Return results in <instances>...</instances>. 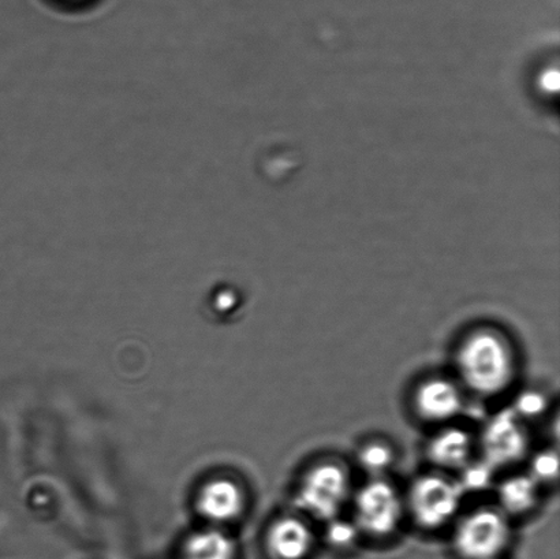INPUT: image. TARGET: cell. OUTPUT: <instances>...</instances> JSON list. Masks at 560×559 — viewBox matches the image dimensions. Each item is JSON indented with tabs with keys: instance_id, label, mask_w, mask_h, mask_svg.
I'll use <instances>...</instances> for the list:
<instances>
[{
	"instance_id": "obj_1",
	"label": "cell",
	"mask_w": 560,
	"mask_h": 559,
	"mask_svg": "<svg viewBox=\"0 0 560 559\" xmlns=\"http://www.w3.org/2000/svg\"><path fill=\"white\" fill-rule=\"evenodd\" d=\"M460 382L481 397H497L513 385L517 361L502 333L480 328L460 342L455 354Z\"/></svg>"
},
{
	"instance_id": "obj_2",
	"label": "cell",
	"mask_w": 560,
	"mask_h": 559,
	"mask_svg": "<svg viewBox=\"0 0 560 559\" xmlns=\"http://www.w3.org/2000/svg\"><path fill=\"white\" fill-rule=\"evenodd\" d=\"M351 497L353 486L349 469L337 459H324L301 476L294 491V503L302 516L327 523L342 516Z\"/></svg>"
},
{
	"instance_id": "obj_3",
	"label": "cell",
	"mask_w": 560,
	"mask_h": 559,
	"mask_svg": "<svg viewBox=\"0 0 560 559\" xmlns=\"http://www.w3.org/2000/svg\"><path fill=\"white\" fill-rule=\"evenodd\" d=\"M464 497L457 480L428 474L413 481L405 508L419 527L436 531L457 519Z\"/></svg>"
},
{
	"instance_id": "obj_4",
	"label": "cell",
	"mask_w": 560,
	"mask_h": 559,
	"mask_svg": "<svg viewBox=\"0 0 560 559\" xmlns=\"http://www.w3.org/2000/svg\"><path fill=\"white\" fill-rule=\"evenodd\" d=\"M512 540L510 519L498 508H479L455 525L453 545L463 559H498Z\"/></svg>"
},
{
	"instance_id": "obj_5",
	"label": "cell",
	"mask_w": 560,
	"mask_h": 559,
	"mask_svg": "<svg viewBox=\"0 0 560 559\" xmlns=\"http://www.w3.org/2000/svg\"><path fill=\"white\" fill-rule=\"evenodd\" d=\"M353 520L361 535L383 539L397 533L405 516V500L388 480L371 479L351 497Z\"/></svg>"
},
{
	"instance_id": "obj_6",
	"label": "cell",
	"mask_w": 560,
	"mask_h": 559,
	"mask_svg": "<svg viewBox=\"0 0 560 559\" xmlns=\"http://www.w3.org/2000/svg\"><path fill=\"white\" fill-rule=\"evenodd\" d=\"M480 449L482 462L495 470L520 463L529 449L525 421L512 409L493 415L481 431Z\"/></svg>"
},
{
	"instance_id": "obj_7",
	"label": "cell",
	"mask_w": 560,
	"mask_h": 559,
	"mask_svg": "<svg viewBox=\"0 0 560 559\" xmlns=\"http://www.w3.org/2000/svg\"><path fill=\"white\" fill-rule=\"evenodd\" d=\"M413 403L422 420L438 424L450 423L465 407L463 388L441 376L422 381L416 388Z\"/></svg>"
},
{
	"instance_id": "obj_8",
	"label": "cell",
	"mask_w": 560,
	"mask_h": 559,
	"mask_svg": "<svg viewBox=\"0 0 560 559\" xmlns=\"http://www.w3.org/2000/svg\"><path fill=\"white\" fill-rule=\"evenodd\" d=\"M315 541V531L300 513L280 517L268 534V547L277 559H306Z\"/></svg>"
},
{
	"instance_id": "obj_9",
	"label": "cell",
	"mask_w": 560,
	"mask_h": 559,
	"mask_svg": "<svg viewBox=\"0 0 560 559\" xmlns=\"http://www.w3.org/2000/svg\"><path fill=\"white\" fill-rule=\"evenodd\" d=\"M475 440L468 431L460 427H444L428 442V458L438 468L460 470L471 462Z\"/></svg>"
},
{
	"instance_id": "obj_10",
	"label": "cell",
	"mask_w": 560,
	"mask_h": 559,
	"mask_svg": "<svg viewBox=\"0 0 560 559\" xmlns=\"http://www.w3.org/2000/svg\"><path fill=\"white\" fill-rule=\"evenodd\" d=\"M540 489L528 474L509 476L497 486V508L509 519L526 516L539 505Z\"/></svg>"
},
{
	"instance_id": "obj_11",
	"label": "cell",
	"mask_w": 560,
	"mask_h": 559,
	"mask_svg": "<svg viewBox=\"0 0 560 559\" xmlns=\"http://www.w3.org/2000/svg\"><path fill=\"white\" fill-rule=\"evenodd\" d=\"M243 492L230 480H218L202 491L200 506L207 517L230 520L243 511Z\"/></svg>"
},
{
	"instance_id": "obj_12",
	"label": "cell",
	"mask_w": 560,
	"mask_h": 559,
	"mask_svg": "<svg viewBox=\"0 0 560 559\" xmlns=\"http://www.w3.org/2000/svg\"><path fill=\"white\" fill-rule=\"evenodd\" d=\"M394 464L395 451L386 442L372 441L360 449L359 465L371 476V479L384 478Z\"/></svg>"
},
{
	"instance_id": "obj_13",
	"label": "cell",
	"mask_w": 560,
	"mask_h": 559,
	"mask_svg": "<svg viewBox=\"0 0 560 559\" xmlns=\"http://www.w3.org/2000/svg\"><path fill=\"white\" fill-rule=\"evenodd\" d=\"M234 547L232 541L221 533L196 535L186 549V559H232Z\"/></svg>"
},
{
	"instance_id": "obj_14",
	"label": "cell",
	"mask_w": 560,
	"mask_h": 559,
	"mask_svg": "<svg viewBox=\"0 0 560 559\" xmlns=\"http://www.w3.org/2000/svg\"><path fill=\"white\" fill-rule=\"evenodd\" d=\"M324 528V540L335 550H350L359 544L361 538L360 529L357 528L353 520L342 516L329 520Z\"/></svg>"
},
{
	"instance_id": "obj_15",
	"label": "cell",
	"mask_w": 560,
	"mask_h": 559,
	"mask_svg": "<svg viewBox=\"0 0 560 559\" xmlns=\"http://www.w3.org/2000/svg\"><path fill=\"white\" fill-rule=\"evenodd\" d=\"M493 468L485 462H470L465 468L460 469L458 485L464 494H479L485 492L493 485Z\"/></svg>"
},
{
	"instance_id": "obj_16",
	"label": "cell",
	"mask_w": 560,
	"mask_h": 559,
	"mask_svg": "<svg viewBox=\"0 0 560 559\" xmlns=\"http://www.w3.org/2000/svg\"><path fill=\"white\" fill-rule=\"evenodd\" d=\"M558 474L559 459L556 452L542 451L530 458L528 475L540 487L556 484Z\"/></svg>"
},
{
	"instance_id": "obj_17",
	"label": "cell",
	"mask_w": 560,
	"mask_h": 559,
	"mask_svg": "<svg viewBox=\"0 0 560 559\" xmlns=\"http://www.w3.org/2000/svg\"><path fill=\"white\" fill-rule=\"evenodd\" d=\"M548 401L545 394L537 391H525L515 398L513 412L523 421L539 419L546 414Z\"/></svg>"
}]
</instances>
